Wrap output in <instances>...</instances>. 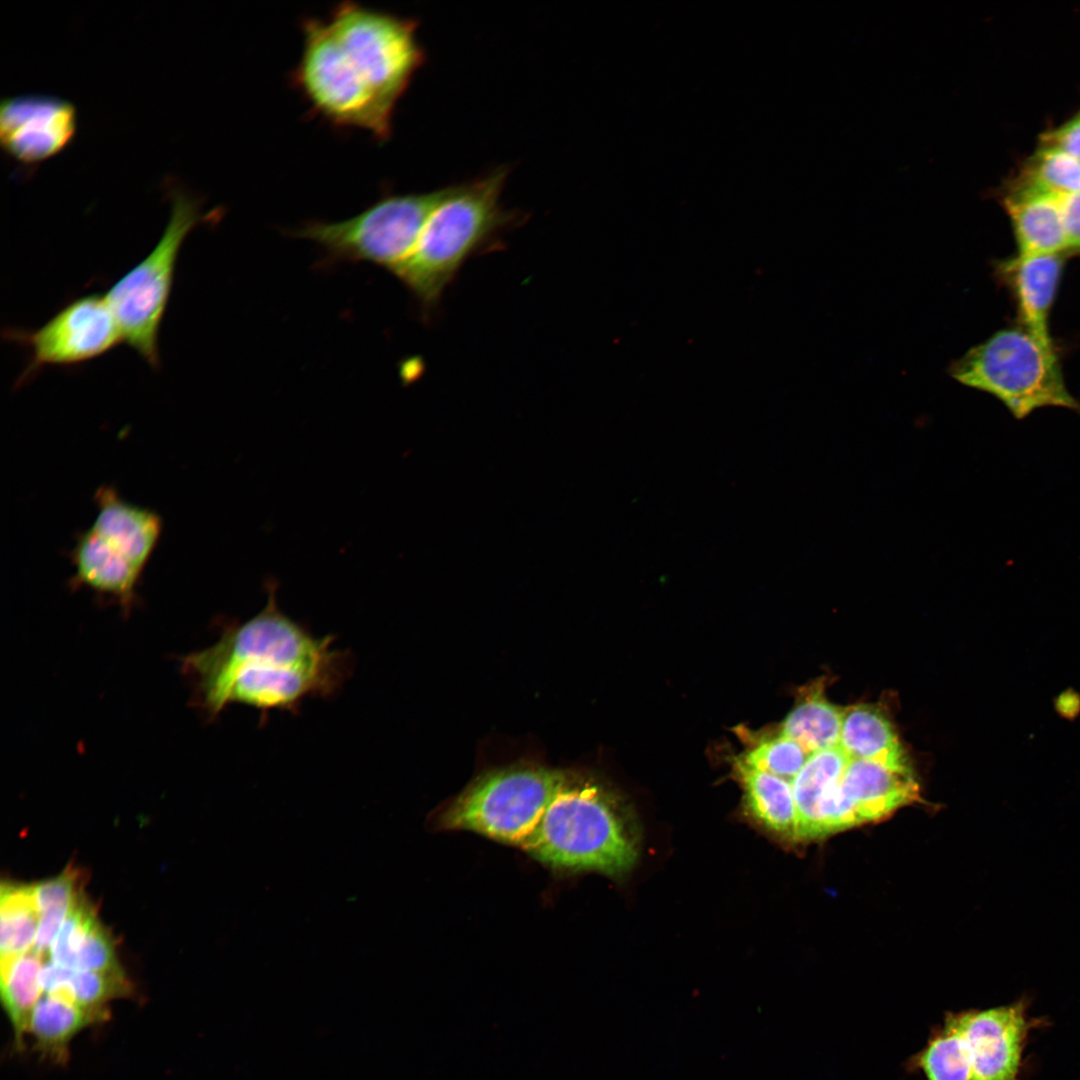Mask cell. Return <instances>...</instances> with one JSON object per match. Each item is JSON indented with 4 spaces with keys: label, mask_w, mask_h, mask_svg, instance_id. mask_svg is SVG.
I'll return each mask as SVG.
<instances>
[{
    "label": "cell",
    "mask_w": 1080,
    "mask_h": 1080,
    "mask_svg": "<svg viewBox=\"0 0 1080 1080\" xmlns=\"http://www.w3.org/2000/svg\"><path fill=\"white\" fill-rule=\"evenodd\" d=\"M105 1016L44 994L32 1011L28 1033L43 1056L63 1062L72 1039Z\"/></svg>",
    "instance_id": "cell-21"
},
{
    "label": "cell",
    "mask_w": 1080,
    "mask_h": 1080,
    "mask_svg": "<svg viewBox=\"0 0 1080 1080\" xmlns=\"http://www.w3.org/2000/svg\"><path fill=\"white\" fill-rule=\"evenodd\" d=\"M1041 146L1060 149L1080 161V112L1041 135Z\"/></svg>",
    "instance_id": "cell-32"
},
{
    "label": "cell",
    "mask_w": 1080,
    "mask_h": 1080,
    "mask_svg": "<svg viewBox=\"0 0 1080 1080\" xmlns=\"http://www.w3.org/2000/svg\"><path fill=\"white\" fill-rule=\"evenodd\" d=\"M1061 254H1018L1001 263L1016 298L1023 327L1042 341L1053 344L1049 333V314L1063 270Z\"/></svg>",
    "instance_id": "cell-16"
},
{
    "label": "cell",
    "mask_w": 1080,
    "mask_h": 1080,
    "mask_svg": "<svg viewBox=\"0 0 1080 1080\" xmlns=\"http://www.w3.org/2000/svg\"><path fill=\"white\" fill-rule=\"evenodd\" d=\"M1017 181L1056 194L1080 192V161L1053 147L1041 146L1027 159Z\"/></svg>",
    "instance_id": "cell-26"
},
{
    "label": "cell",
    "mask_w": 1080,
    "mask_h": 1080,
    "mask_svg": "<svg viewBox=\"0 0 1080 1080\" xmlns=\"http://www.w3.org/2000/svg\"><path fill=\"white\" fill-rule=\"evenodd\" d=\"M97 515L90 529L144 570L162 532V520L151 509L128 503L111 487L96 492Z\"/></svg>",
    "instance_id": "cell-15"
},
{
    "label": "cell",
    "mask_w": 1080,
    "mask_h": 1080,
    "mask_svg": "<svg viewBox=\"0 0 1080 1080\" xmlns=\"http://www.w3.org/2000/svg\"><path fill=\"white\" fill-rule=\"evenodd\" d=\"M75 569L72 584L86 587L116 601L128 612L136 601V588L143 570L88 528L77 538L72 550Z\"/></svg>",
    "instance_id": "cell-17"
},
{
    "label": "cell",
    "mask_w": 1080,
    "mask_h": 1080,
    "mask_svg": "<svg viewBox=\"0 0 1080 1080\" xmlns=\"http://www.w3.org/2000/svg\"><path fill=\"white\" fill-rule=\"evenodd\" d=\"M77 109L58 96L23 94L0 103V142L5 154L25 166H37L69 146L77 132Z\"/></svg>",
    "instance_id": "cell-11"
},
{
    "label": "cell",
    "mask_w": 1080,
    "mask_h": 1080,
    "mask_svg": "<svg viewBox=\"0 0 1080 1080\" xmlns=\"http://www.w3.org/2000/svg\"><path fill=\"white\" fill-rule=\"evenodd\" d=\"M566 771L513 766L487 772L443 813L441 825L521 847L564 781Z\"/></svg>",
    "instance_id": "cell-7"
},
{
    "label": "cell",
    "mask_w": 1080,
    "mask_h": 1080,
    "mask_svg": "<svg viewBox=\"0 0 1080 1080\" xmlns=\"http://www.w3.org/2000/svg\"><path fill=\"white\" fill-rule=\"evenodd\" d=\"M508 171L499 168L461 185L442 188L417 243L395 271L423 313H430L473 256L501 247L504 231L519 215L503 208L500 197Z\"/></svg>",
    "instance_id": "cell-2"
},
{
    "label": "cell",
    "mask_w": 1080,
    "mask_h": 1080,
    "mask_svg": "<svg viewBox=\"0 0 1080 1080\" xmlns=\"http://www.w3.org/2000/svg\"><path fill=\"white\" fill-rule=\"evenodd\" d=\"M560 871L624 872L637 855L618 796L592 776L566 771L540 822L520 847Z\"/></svg>",
    "instance_id": "cell-3"
},
{
    "label": "cell",
    "mask_w": 1080,
    "mask_h": 1080,
    "mask_svg": "<svg viewBox=\"0 0 1080 1080\" xmlns=\"http://www.w3.org/2000/svg\"><path fill=\"white\" fill-rule=\"evenodd\" d=\"M956 1016L967 1044L972 1080H1016L1028 1031L1023 1001Z\"/></svg>",
    "instance_id": "cell-12"
},
{
    "label": "cell",
    "mask_w": 1080,
    "mask_h": 1080,
    "mask_svg": "<svg viewBox=\"0 0 1080 1080\" xmlns=\"http://www.w3.org/2000/svg\"><path fill=\"white\" fill-rule=\"evenodd\" d=\"M844 710L830 703L823 687H810L785 718L780 735L799 743L810 754L839 746Z\"/></svg>",
    "instance_id": "cell-22"
},
{
    "label": "cell",
    "mask_w": 1080,
    "mask_h": 1080,
    "mask_svg": "<svg viewBox=\"0 0 1080 1080\" xmlns=\"http://www.w3.org/2000/svg\"><path fill=\"white\" fill-rule=\"evenodd\" d=\"M39 921L35 885L3 883L0 895L1 956H20L33 948Z\"/></svg>",
    "instance_id": "cell-24"
},
{
    "label": "cell",
    "mask_w": 1080,
    "mask_h": 1080,
    "mask_svg": "<svg viewBox=\"0 0 1080 1080\" xmlns=\"http://www.w3.org/2000/svg\"><path fill=\"white\" fill-rule=\"evenodd\" d=\"M810 755L799 743L779 734L760 742L740 759L750 767L791 781Z\"/></svg>",
    "instance_id": "cell-28"
},
{
    "label": "cell",
    "mask_w": 1080,
    "mask_h": 1080,
    "mask_svg": "<svg viewBox=\"0 0 1080 1080\" xmlns=\"http://www.w3.org/2000/svg\"><path fill=\"white\" fill-rule=\"evenodd\" d=\"M441 193H387L352 218L311 221L295 235L317 243L334 261L369 262L394 274L414 249Z\"/></svg>",
    "instance_id": "cell-8"
},
{
    "label": "cell",
    "mask_w": 1080,
    "mask_h": 1080,
    "mask_svg": "<svg viewBox=\"0 0 1080 1080\" xmlns=\"http://www.w3.org/2000/svg\"><path fill=\"white\" fill-rule=\"evenodd\" d=\"M849 757L839 747L812 753L791 780L797 814V839L821 837L819 805L824 793L841 780Z\"/></svg>",
    "instance_id": "cell-20"
},
{
    "label": "cell",
    "mask_w": 1080,
    "mask_h": 1080,
    "mask_svg": "<svg viewBox=\"0 0 1080 1080\" xmlns=\"http://www.w3.org/2000/svg\"><path fill=\"white\" fill-rule=\"evenodd\" d=\"M73 970H121L116 959L111 936L98 920L92 925L81 947L77 951L74 958Z\"/></svg>",
    "instance_id": "cell-30"
},
{
    "label": "cell",
    "mask_w": 1080,
    "mask_h": 1080,
    "mask_svg": "<svg viewBox=\"0 0 1080 1080\" xmlns=\"http://www.w3.org/2000/svg\"><path fill=\"white\" fill-rule=\"evenodd\" d=\"M42 966V956L33 950L20 956H1V999L19 1045L28 1033L32 1011L42 996L39 981Z\"/></svg>",
    "instance_id": "cell-23"
},
{
    "label": "cell",
    "mask_w": 1080,
    "mask_h": 1080,
    "mask_svg": "<svg viewBox=\"0 0 1080 1080\" xmlns=\"http://www.w3.org/2000/svg\"><path fill=\"white\" fill-rule=\"evenodd\" d=\"M951 374L996 396L1018 419L1046 406L1080 410L1066 388L1053 344L1023 326L1000 330L975 346L953 364Z\"/></svg>",
    "instance_id": "cell-4"
},
{
    "label": "cell",
    "mask_w": 1080,
    "mask_h": 1080,
    "mask_svg": "<svg viewBox=\"0 0 1080 1080\" xmlns=\"http://www.w3.org/2000/svg\"><path fill=\"white\" fill-rule=\"evenodd\" d=\"M1068 249L1080 251V192L1060 195Z\"/></svg>",
    "instance_id": "cell-34"
},
{
    "label": "cell",
    "mask_w": 1080,
    "mask_h": 1080,
    "mask_svg": "<svg viewBox=\"0 0 1080 1080\" xmlns=\"http://www.w3.org/2000/svg\"><path fill=\"white\" fill-rule=\"evenodd\" d=\"M301 27L303 49L290 82L311 111L336 128L362 129L380 142L389 139L393 121L379 112L346 73L328 21L305 18Z\"/></svg>",
    "instance_id": "cell-9"
},
{
    "label": "cell",
    "mask_w": 1080,
    "mask_h": 1080,
    "mask_svg": "<svg viewBox=\"0 0 1080 1080\" xmlns=\"http://www.w3.org/2000/svg\"><path fill=\"white\" fill-rule=\"evenodd\" d=\"M1002 202L1013 227L1018 254H1061L1068 249L1060 195L1015 180Z\"/></svg>",
    "instance_id": "cell-14"
},
{
    "label": "cell",
    "mask_w": 1080,
    "mask_h": 1080,
    "mask_svg": "<svg viewBox=\"0 0 1080 1080\" xmlns=\"http://www.w3.org/2000/svg\"><path fill=\"white\" fill-rule=\"evenodd\" d=\"M328 23L351 77L393 118L426 59L416 37L417 20L344 1L332 10Z\"/></svg>",
    "instance_id": "cell-6"
},
{
    "label": "cell",
    "mask_w": 1080,
    "mask_h": 1080,
    "mask_svg": "<svg viewBox=\"0 0 1080 1080\" xmlns=\"http://www.w3.org/2000/svg\"><path fill=\"white\" fill-rule=\"evenodd\" d=\"M839 747L850 759L888 766L911 767L893 726L876 706L862 704L844 710Z\"/></svg>",
    "instance_id": "cell-18"
},
{
    "label": "cell",
    "mask_w": 1080,
    "mask_h": 1080,
    "mask_svg": "<svg viewBox=\"0 0 1080 1080\" xmlns=\"http://www.w3.org/2000/svg\"><path fill=\"white\" fill-rule=\"evenodd\" d=\"M3 336L29 352L19 381L25 382L47 366H74L111 351L123 342L117 320L105 295L78 297L34 330L9 328Z\"/></svg>",
    "instance_id": "cell-10"
},
{
    "label": "cell",
    "mask_w": 1080,
    "mask_h": 1080,
    "mask_svg": "<svg viewBox=\"0 0 1080 1080\" xmlns=\"http://www.w3.org/2000/svg\"><path fill=\"white\" fill-rule=\"evenodd\" d=\"M130 991V984L122 970L74 971L59 999L88 1011L105 1014L104 1006L108 1001L126 996Z\"/></svg>",
    "instance_id": "cell-27"
},
{
    "label": "cell",
    "mask_w": 1080,
    "mask_h": 1080,
    "mask_svg": "<svg viewBox=\"0 0 1080 1080\" xmlns=\"http://www.w3.org/2000/svg\"><path fill=\"white\" fill-rule=\"evenodd\" d=\"M70 908H53L39 914L38 928L33 951L41 956L50 951Z\"/></svg>",
    "instance_id": "cell-33"
},
{
    "label": "cell",
    "mask_w": 1080,
    "mask_h": 1080,
    "mask_svg": "<svg viewBox=\"0 0 1080 1080\" xmlns=\"http://www.w3.org/2000/svg\"><path fill=\"white\" fill-rule=\"evenodd\" d=\"M77 874L72 869L66 870L55 878L35 885V897L39 914L53 908H70L72 906L80 895L77 890Z\"/></svg>",
    "instance_id": "cell-31"
},
{
    "label": "cell",
    "mask_w": 1080,
    "mask_h": 1080,
    "mask_svg": "<svg viewBox=\"0 0 1080 1080\" xmlns=\"http://www.w3.org/2000/svg\"><path fill=\"white\" fill-rule=\"evenodd\" d=\"M171 213L159 241L105 294L126 342L152 368L160 366L159 331L182 244L200 223L217 215L203 213L202 202L178 187L169 190Z\"/></svg>",
    "instance_id": "cell-5"
},
{
    "label": "cell",
    "mask_w": 1080,
    "mask_h": 1080,
    "mask_svg": "<svg viewBox=\"0 0 1080 1080\" xmlns=\"http://www.w3.org/2000/svg\"><path fill=\"white\" fill-rule=\"evenodd\" d=\"M927 1080H972L967 1044L956 1014L948 1016L917 1056Z\"/></svg>",
    "instance_id": "cell-25"
},
{
    "label": "cell",
    "mask_w": 1080,
    "mask_h": 1080,
    "mask_svg": "<svg viewBox=\"0 0 1080 1080\" xmlns=\"http://www.w3.org/2000/svg\"><path fill=\"white\" fill-rule=\"evenodd\" d=\"M842 789L861 823L879 820L919 798L911 767L898 768L866 759H849Z\"/></svg>",
    "instance_id": "cell-13"
},
{
    "label": "cell",
    "mask_w": 1080,
    "mask_h": 1080,
    "mask_svg": "<svg viewBox=\"0 0 1080 1080\" xmlns=\"http://www.w3.org/2000/svg\"><path fill=\"white\" fill-rule=\"evenodd\" d=\"M750 814L769 830L797 839V814L791 781L735 761Z\"/></svg>",
    "instance_id": "cell-19"
},
{
    "label": "cell",
    "mask_w": 1080,
    "mask_h": 1080,
    "mask_svg": "<svg viewBox=\"0 0 1080 1080\" xmlns=\"http://www.w3.org/2000/svg\"><path fill=\"white\" fill-rule=\"evenodd\" d=\"M265 587L260 612L223 624L216 643L182 662L211 719L230 705L255 709L262 720L272 711L296 714L308 699L335 696L351 675L352 657L335 647V636H315L279 608L277 582Z\"/></svg>",
    "instance_id": "cell-1"
},
{
    "label": "cell",
    "mask_w": 1080,
    "mask_h": 1080,
    "mask_svg": "<svg viewBox=\"0 0 1080 1080\" xmlns=\"http://www.w3.org/2000/svg\"><path fill=\"white\" fill-rule=\"evenodd\" d=\"M96 920L95 911L79 895L70 907L59 933L51 945L50 960L73 969L75 955Z\"/></svg>",
    "instance_id": "cell-29"
}]
</instances>
